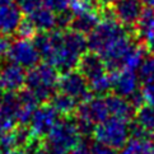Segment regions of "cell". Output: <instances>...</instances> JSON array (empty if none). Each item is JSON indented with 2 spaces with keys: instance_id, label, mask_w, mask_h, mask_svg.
<instances>
[{
  "instance_id": "cell-34",
  "label": "cell",
  "mask_w": 154,
  "mask_h": 154,
  "mask_svg": "<svg viewBox=\"0 0 154 154\" xmlns=\"http://www.w3.org/2000/svg\"><path fill=\"white\" fill-rule=\"evenodd\" d=\"M141 92L144 96L145 104L154 107V84H143Z\"/></svg>"
},
{
  "instance_id": "cell-4",
  "label": "cell",
  "mask_w": 154,
  "mask_h": 154,
  "mask_svg": "<svg viewBox=\"0 0 154 154\" xmlns=\"http://www.w3.org/2000/svg\"><path fill=\"white\" fill-rule=\"evenodd\" d=\"M130 35L126 27L120 24L119 22H104L102 20L98 24L94 31H92L89 35L87 36L88 42V50L102 54L106 48L113 43L119 38ZM131 36V35H130Z\"/></svg>"
},
{
  "instance_id": "cell-13",
  "label": "cell",
  "mask_w": 154,
  "mask_h": 154,
  "mask_svg": "<svg viewBox=\"0 0 154 154\" xmlns=\"http://www.w3.org/2000/svg\"><path fill=\"white\" fill-rule=\"evenodd\" d=\"M22 14L23 12L15 3L2 5L0 7V35L8 37L13 33H17L18 27L23 20Z\"/></svg>"
},
{
  "instance_id": "cell-43",
  "label": "cell",
  "mask_w": 154,
  "mask_h": 154,
  "mask_svg": "<svg viewBox=\"0 0 154 154\" xmlns=\"http://www.w3.org/2000/svg\"><path fill=\"white\" fill-rule=\"evenodd\" d=\"M4 153H5V150L2 148V145H0V154H4Z\"/></svg>"
},
{
  "instance_id": "cell-26",
  "label": "cell",
  "mask_w": 154,
  "mask_h": 154,
  "mask_svg": "<svg viewBox=\"0 0 154 154\" xmlns=\"http://www.w3.org/2000/svg\"><path fill=\"white\" fill-rule=\"evenodd\" d=\"M76 128H78V131L82 137H89L92 135H94V130H96V124H93L92 121L85 120V119H80L74 116Z\"/></svg>"
},
{
  "instance_id": "cell-24",
  "label": "cell",
  "mask_w": 154,
  "mask_h": 154,
  "mask_svg": "<svg viewBox=\"0 0 154 154\" xmlns=\"http://www.w3.org/2000/svg\"><path fill=\"white\" fill-rule=\"evenodd\" d=\"M102 9V5L98 0H70V10L74 14L85 12H98Z\"/></svg>"
},
{
  "instance_id": "cell-32",
  "label": "cell",
  "mask_w": 154,
  "mask_h": 154,
  "mask_svg": "<svg viewBox=\"0 0 154 154\" xmlns=\"http://www.w3.org/2000/svg\"><path fill=\"white\" fill-rule=\"evenodd\" d=\"M0 145L5 150V153L13 149H17L15 148V143H14V137H13V133H4L0 134Z\"/></svg>"
},
{
  "instance_id": "cell-40",
  "label": "cell",
  "mask_w": 154,
  "mask_h": 154,
  "mask_svg": "<svg viewBox=\"0 0 154 154\" xmlns=\"http://www.w3.org/2000/svg\"><path fill=\"white\" fill-rule=\"evenodd\" d=\"M4 154H26L23 149H13V150H9L7 153H4Z\"/></svg>"
},
{
  "instance_id": "cell-33",
  "label": "cell",
  "mask_w": 154,
  "mask_h": 154,
  "mask_svg": "<svg viewBox=\"0 0 154 154\" xmlns=\"http://www.w3.org/2000/svg\"><path fill=\"white\" fill-rule=\"evenodd\" d=\"M128 101L130 102V104L135 109H139L140 107L144 106V104H145V100H144V96H143V92H141V87L136 92H134L131 96L128 97Z\"/></svg>"
},
{
  "instance_id": "cell-42",
  "label": "cell",
  "mask_w": 154,
  "mask_h": 154,
  "mask_svg": "<svg viewBox=\"0 0 154 154\" xmlns=\"http://www.w3.org/2000/svg\"><path fill=\"white\" fill-rule=\"evenodd\" d=\"M4 94H5V91H4V88H3L2 83H0V101H2V98L4 97Z\"/></svg>"
},
{
  "instance_id": "cell-39",
  "label": "cell",
  "mask_w": 154,
  "mask_h": 154,
  "mask_svg": "<svg viewBox=\"0 0 154 154\" xmlns=\"http://www.w3.org/2000/svg\"><path fill=\"white\" fill-rule=\"evenodd\" d=\"M141 3L144 4L146 8H152V9H154V0H141Z\"/></svg>"
},
{
  "instance_id": "cell-5",
  "label": "cell",
  "mask_w": 154,
  "mask_h": 154,
  "mask_svg": "<svg viewBox=\"0 0 154 154\" xmlns=\"http://www.w3.org/2000/svg\"><path fill=\"white\" fill-rule=\"evenodd\" d=\"M57 89L59 92L64 93V94H68L71 98H74L79 103L93 97L92 92L89 89L88 80L84 78L83 74L78 69L60 75Z\"/></svg>"
},
{
  "instance_id": "cell-36",
  "label": "cell",
  "mask_w": 154,
  "mask_h": 154,
  "mask_svg": "<svg viewBox=\"0 0 154 154\" xmlns=\"http://www.w3.org/2000/svg\"><path fill=\"white\" fill-rule=\"evenodd\" d=\"M70 154H91V145L84 141H80L79 144L70 152Z\"/></svg>"
},
{
  "instance_id": "cell-21",
  "label": "cell",
  "mask_w": 154,
  "mask_h": 154,
  "mask_svg": "<svg viewBox=\"0 0 154 154\" xmlns=\"http://www.w3.org/2000/svg\"><path fill=\"white\" fill-rule=\"evenodd\" d=\"M153 146V141H145L130 137L129 141L126 143V145L121 149L120 154H148Z\"/></svg>"
},
{
  "instance_id": "cell-23",
  "label": "cell",
  "mask_w": 154,
  "mask_h": 154,
  "mask_svg": "<svg viewBox=\"0 0 154 154\" xmlns=\"http://www.w3.org/2000/svg\"><path fill=\"white\" fill-rule=\"evenodd\" d=\"M137 76L143 84H154V56L148 55L137 69Z\"/></svg>"
},
{
  "instance_id": "cell-44",
  "label": "cell",
  "mask_w": 154,
  "mask_h": 154,
  "mask_svg": "<svg viewBox=\"0 0 154 154\" xmlns=\"http://www.w3.org/2000/svg\"><path fill=\"white\" fill-rule=\"evenodd\" d=\"M15 2H17V3H19V2H20V0H14V3H15Z\"/></svg>"
},
{
  "instance_id": "cell-38",
  "label": "cell",
  "mask_w": 154,
  "mask_h": 154,
  "mask_svg": "<svg viewBox=\"0 0 154 154\" xmlns=\"http://www.w3.org/2000/svg\"><path fill=\"white\" fill-rule=\"evenodd\" d=\"M98 2H100L102 7H109V5H112L116 0H98Z\"/></svg>"
},
{
  "instance_id": "cell-22",
  "label": "cell",
  "mask_w": 154,
  "mask_h": 154,
  "mask_svg": "<svg viewBox=\"0 0 154 154\" xmlns=\"http://www.w3.org/2000/svg\"><path fill=\"white\" fill-rule=\"evenodd\" d=\"M12 133H13L15 148H17V149H24L27 144L35 137V135L28 125H18Z\"/></svg>"
},
{
  "instance_id": "cell-31",
  "label": "cell",
  "mask_w": 154,
  "mask_h": 154,
  "mask_svg": "<svg viewBox=\"0 0 154 154\" xmlns=\"http://www.w3.org/2000/svg\"><path fill=\"white\" fill-rule=\"evenodd\" d=\"M91 154H119V152L106 144L96 141L91 144Z\"/></svg>"
},
{
  "instance_id": "cell-27",
  "label": "cell",
  "mask_w": 154,
  "mask_h": 154,
  "mask_svg": "<svg viewBox=\"0 0 154 154\" xmlns=\"http://www.w3.org/2000/svg\"><path fill=\"white\" fill-rule=\"evenodd\" d=\"M43 5L56 15L70 10V0H43Z\"/></svg>"
},
{
  "instance_id": "cell-2",
  "label": "cell",
  "mask_w": 154,
  "mask_h": 154,
  "mask_svg": "<svg viewBox=\"0 0 154 154\" xmlns=\"http://www.w3.org/2000/svg\"><path fill=\"white\" fill-rule=\"evenodd\" d=\"M82 141L74 117H61L45 139V154H70Z\"/></svg>"
},
{
  "instance_id": "cell-11",
  "label": "cell",
  "mask_w": 154,
  "mask_h": 154,
  "mask_svg": "<svg viewBox=\"0 0 154 154\" xmlns=\"http://www.w3.org/2000/svg\"><path fill=\"white\" fill-rule=\"evenodd\" d=\"M112 79V93L120 97L128 98L134 92L140 88L139 85V76L134 70H121L120 73L109 74Z\"/></svg>"
},
{
  "instance_id": "cell-10",
  "label": "cell",
  "mask_w": 154,
  "mask_h": 154,
  "mask_svg": "<svg viewBox=\"0 0 154 154\" xmlns=\"http://www.w3.org/2000/svg\"><path fill=\"white\" fill-rule=\"evenodd\" d=\"M27 71L24 68L9 61L0 66V83L5 92H19L26 87Z\"/></svg>"
},
{
  "instance_id": "cell-37",
  "label": "cell",
  "mask_w": 154,
  "mask_h": 154,
  "mask_svg": "<svg viewBox=\"0 0 154 154\" xmlns=\"http://www.w3.org/2000/svg\"><path fill=\"white\" fill-rule=\"evenodd\" d=\"M145 46H146V50H148V52H149V55H153L154 56V35L146 41Z\"/></svg>"
},
{
  "instance_id": "cell-25",
  "label": "cell",
  "mask_w": 154,
  "mask_h": 154,
  "mask_svg": "<svg viewBox=\"0 0 154 154\" xmlns=\"http://www.w3.org/2000/svg\"><path fill=\"white\" fill-rule=\"evenodd\" d=\"M38 33L36 27L33 24V22L29 19V17L27 19H23L22 23L18 27L17 35L19 36V38H24V40H33V37Z\"/></svg>"
},
{
  "instance_id": "cell-12",
  "label": "cell",
  "mask_w": 154,
  "mask_h": 154,
  "mask_svg": "<svg viewBox=\"0 0 154 154\" xmlns=\"http://www.w3.org/2000/svg\"><path fill=\"white\" fill-rule=\"evenodd\" d=\"M78 70L83 74V76L88 80V83L107 74L106 64H104L102 56L93 51H87L80 57Z\"/></svg>"
},
{
  "instance_id": "cell-45",
  "label": "cell",
  "mask_w": 154,
  "mask_h": 154,
  "mask_svg": "<svg viewBox=\"0 0 154 154\" xmlns=\"http://www.w3.org/2000/svg\"><path fill=\"white\" fill-rule=\"evenodd\" d=\"M153 143H154V136H153Z\"/></svg>"
},
{
  "instance_id": "cell-20",
  "label": "cell",
  "mask_w": 154,
  "mask_h": 154,
  "mask_svg": "<svg viewBox=\"0 0 154 154\" xmlns=\"http://www.w3.org/2000/svg\"><path fill=\"white\" fill-rule=\"evenodd\" d=\"M134 120L146 131L154 135V107L144 104L139 109H136Z\"/></svg>"
},
{
  "instance_id": "cell-28",
  "label": "cell",
  "mask_w": 154,
  "mask_h": 154,
  "mask_svg": "<svg viewBox=\"0 0 154 154\" xmlns=\"http://www.w3.org/2000/svg\"><path fill=\"white\" fill-rule=\"evenodd\" d=\"M17 121L10 115L5 113L2 108H0V134L4 133H10L17 128Z\"/></svg>"
},
{
  "instance_id": "cell-8",
  "label": "cell",
  "mask_w": 154,
  "mask_h": 154,
  "mask_svg": "<svg viewBox=\"0 0 154 154\" xmlns=\"http://www.w3.org/2000/svg\"><path fill=\"white\" fill-rule=\"evenodd\" d=\"M74 116L89 120L96 125L106 121L109 116V111H108L104 97L93 96L89 100L79 103L78 107H76Z\"/></svg>"
},
{
  "instance_id": "cell-16",
  "label": "cell",
  "mask_w": 154,
  "mask_h": 154,
  "mask_svg": "<svg viewBox=\"0 0 154 154\" xmlns=\"http://www.w3.org/2000/svg\"><path fill=\"white\" fill-rule=\"evenodd\" d=\"M29 19L33 22L37 32H51L56 29V14L45 5L29 14Z\"/></svg>"
},
{
  "instance_id": "cell-17",
  "label": "cell",
  "mask_w": 154,
  "mask_h": 154,
  "mask_svg": "<svg viewBox=\"0 0 154 154\" xmlns=\"http://www.w3.org/2000/svg\"><path fill=\"white\" fill-rule=\"evenodd\" d=\"M154 35V9L145 8L136 23V38L143 43Z\"/></svg>"
},
{
  "instance_id": "cell-19",
  "label": "cell",
  "mask_w": 154,
  "mask_h": 154,
  "mask_svg": "<svg viewBox=\"0 0 154 154\" xmlns=\"http://www.w3.org/2000/svg\"><path fill=\"white\" fill-rule=\"evenodd\" d=\"M88 84L92 94L96 97H106L112 93V79L108 73L96 80L89 82Z\"/></svg>"
},
{
  "instance_id": "cell-15",
  "label": "cell",
  "mask_w": 154,
  "mask_h": 154,
  "mask_svg": "<svg viewBox=\"0 0 154 154\" xmlns=\"http://www.w3.org/2000/svg\"><path fill=\"white\" fill-rule=\"evenodd\" d=\"M101 22H102L101 14L98 12H85V13L74 14V18L71 20L69 29H73L75 32L88 36L92 31H94V28Z\"/></svg>"
},
{
  "instance_id": "cell-18",
  "label": "cell",
  "mask_w": 154,
  "mask_h": 154,
  "mask_svg": "<svg viewBox=\"0 0 154 154\" xmlns=\"http://www.w3.org/2000/svg\"><path fill=\"white\" fill-rule=\"evenodd\" d=\"M50 104L61 117H71L75 113L79 102L75 101L74 98H71L70 96L59 92L52 97V100L50 101Z\"/></svg>"
},
{
  "instance_id": "cell-35",
  "label": "cell",
  "mask_w": 154,
  "mask_h": 154,
  "mask_svg": "<svg viewBox=\"0 0 154 154\" xmlns=\"http://www.w3.org/2000/svg\"><path fill=\"white\" fill-rule=\"evenodd\" d=\"M10 43H12V42H9L7 36H2V35H0V60L4 59L5 56H8Z\"/></svg>"
},
{
  "instance_id": "cell-6",
  "label": "cell",
  "mask_w": 154,
  "mask_h": 154,
  "mask_svg": "<svg viewBox=\"0 0 154 154\" xmlns=\"http://www.w3.org/2000/svg\"><path fill=\"white\" fill-rule=\"evenodd\" d=\"M9 61L19 65L24 69H32L40 64L41 55L38 52L33 40L18 38L10 43L8 56Z\"/></svg>"
},
{
  "instance_id": "cell-41",
  "label": "cell",
  "mask_w": 154,
  "mask_h": 154,
  "mask_svg": "<svg viewBox=\"0 0 154 154\" xmlns=\"http://www.w3.org/2000/svg\"><path fill=\"white\" fill-rule=\"evenodd\" d=\"M12 3H14V0H0V7H2V5L12 4Z\"/></svg>"
},
{
  "instance_id": "cell-29",
  "label": "cell",
  "mask_w": 154,
  "mask_h": 154,
  "mask_svg": "<svg viewBox=\"0 0 154 154\" xmlns=\"http://www.w3.org/2000/svg\"><path fill=\"white\" fill-rule=\"evenodd\" d=\"M26 154H45V145H43V140H41L40 137H33L27 146L24 148Z\"/></svg>"
},
{
  "instance_id": "cell-7",
  "label": "cell",
  "mask_w": 154,
  "mask_h": 154,
  "mask_svg": "<svg viewBox=\"0 0 154 154\" xmlns=\"http://www.w3.org/2000/svg\"><path fill=\"white\" fill-rule=\"evenodd\" d=\"M59 117L60 115L55 111V108L50 103L40 104L33 112V116H32L29 122V128L36 137L45 139L55 128V125L57 124V121L60 120Z\"/></svg>"
},
{
  "instance_id": "cell-9",
  "label": "cell",
  "mask_w": 154,
  "mask_h": 154,
  "mask_svg": "<svg viewBox=\"0 0 154 154\" xmlns=\"http://www.w3.org/2000/svg\"><path fill=\"white\" fill-rule=\"evenodd\" d=\"M141 0H116L112 4V9L116 14L117 22L126 28L136 27L140 15L144 10Z\"/></svg>"
},
{
  "instance_id": "cell-30",
  "label": "cell",
  "mask_w": 154,
  "mask_h": 154,
  "mask_svg": "<svg viewBox=\"0 0 154 154\" xmlns=\"http://www.w3.org/2000/svg\"><path fill=\"white\" fill-rule=\"evenodd\" d=\"M20 10L26 14H32L35 12V10H37L38 8H41L43 5V0H20V2L18 3Z\"/></svg>"
},
{
  "instance_id": "cell-1",
  "label": "cell",
  "mask_w": 154,
  "mask_h": 154,
  "mask_svg": "<svg viewBox=\"0 0 154 154\" xmlns=\"http://www.w3.org/2000/svg\"><path fill=\"white\" fill-rule=\"evenodd\" d=\"M60 75V71L55 66L41 63L27 71L26 88L33 92L40 104L50 103L52 97L56 94Z\"/></svg>"
},
{
  "instance_id": "cell-3",
  "label": "cell",
  "mask_w": 154,
  "mask_h": 154,
  "mask_svg": "<svg viewBox=\"0 0 154 154\" xmlns=\"http://www.w3.org/2000/svg\"><path fill=\"white\" fill-rule=\"evenodd\" d=\"M93 136L96 141L106 144L116 150H121L130 139L129 122L117 117H108L96 126Z\"/></svg>"
},
{
  "instance_id": "cell-14",
  "label": "cell",
  "mask_w": 154,
  "mask_h": 154,
  "mask_svg": "<svg viewBox=\"0 0 154 154\" xmlns=\"http://www.w3.org/2000/svg\"><path fill=\"white\" fill-rule=\"evenodd\" d=\"M104 100H106L109 115L112 117L125 120L128 122H130V121H133L135 119L136 109L130 104L128 98L120 97L117 94H115V93H111V94L104 97Z\"/></svg>"
}]
</instances>
